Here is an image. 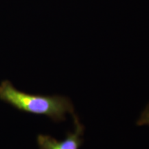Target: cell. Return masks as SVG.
I'll use <instances>...</instances> for the list:
<instances>
[{
	"label": "cell",
	"mask_w": 149,
	"mask_h": 149,
	"mask_svg": "<svg viewBox=\"0 0 149 149\" xmlns=\"http://www.w3.org/2000/svg\"><path fill=\"white\" fill-rule=\"evenodd\" d=\"M0 100L24 113L49 117L54 122L66 121V114L75 115L70 99L59 95L30 94L17 89L8 80L0 84Z\"/></svg>",
	"instance_id": "1"
},
{
	"label": "cell",
	"mask_w": 149,
	"mask_h": 149,
	"mask_svg": "<svg viewBox=\"0 0 149 149\" xmlns=\"http://www.w3.org/2000/svg\"><path fill=\"white\" fill-rule=\"evenodd\" d=\"M74 131H68L62 140H57L48 135H37V142L40 149H79L84 143L83 135L85 127L77 115L72 117Z\"/></svg>",
	"instance_id": "2"
},
{
	"label": "cell",
	"mask_w": 149,
	"mask_h": 149,
	"mask_svg": "<svg viewBox=\"0 0 149 149\" xmlns=\"http://www.w3.org/2000/svg\"><path fill=\"white\" fill-rule=\"evenodd\" d=\"M136 124L137 126H149V103L141 113Z\"/></svg>",
	"instance_id": "3"
}]
</instances>
